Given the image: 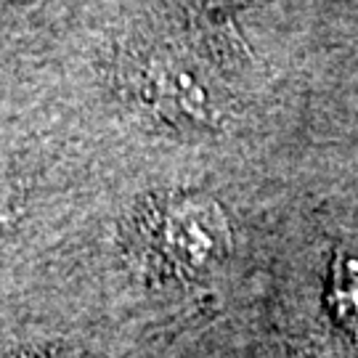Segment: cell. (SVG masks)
<instances>
[{"instance_id":"cell-3","label":"cell","mask_w":358,"mask_h":358,"mask_svg":"<svg viewBox=\"0 0 358 358\" xmlns=\"http://www.w3.org/2000/svg\"><path fill=\"white\" fill-rule=\"evenodd\" d=\"M329 306L348 332L358 334V250H343L332 266Z\"/></svg>"},{"instance_id":"cell-1","label":"cell","mask_w":358,"mask_h":358,"mask_svg":"<svg viewBox=\"0 0 358 358\" xmlns=\"http://www.w3.org/2000/svg\"><path fill=\"white\" fill-rule=\"evenodd\" d=\"M152 247L157 257L180 276H202L231 252V223L226 210L207 196H176L152 217Z\"/></svg>"},{"instance_id":"cell-5","label":"cell","mask_w":358,"mask_h":358,"mask_svg":"<svg viewBox=\"0 0 358 358\" xmlns=\"http://www.w3.org/2000/svg\"><path fill=\"white\" fill-rule=\"evenodd\" d=\"M27 358H80V356H66V353H35V356Z\"/></svg>"},{"instance_id":"cell-4","label":"cell","mask_w":358,"mask_h":358,"mask_svg":"<svg viewBox=\"0 0 358 358\" xmlns=\"http://www.w3.org/2000/svg\"><path fill=\"white\" fill-rule=\"evenodd\" d=\"M22 217V194L8 173L0 170V244L13 234Z\"/></svg>"},{"instance_id":"cell-2","label":"cell","mask_w":358,"mask_h":358,"mask_svg":"<svg viewBox=\"0 0 358 358\" xmlns=\"http://www.w3.org/2000/svg\"><path fill=\"white\" fill-rule=\"evenodd\" d=\"M138 101L162 122L183 130H207L220 120V103L199 69L178 59H149L133 72Z\"/></svg>"}]
</instances>
